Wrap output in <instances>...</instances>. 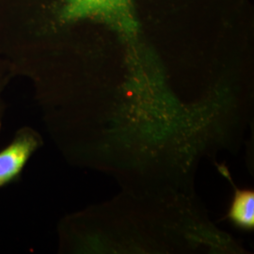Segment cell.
Wrapping results in <instances>:
<instances>
[{
  "label": "cell",
  "instance_id": "obj_1",
  "mask_svg": "<svg viewBox=\"0 0 254 254\" xmlns=\"http://www.w3.org/2000/svg\"><path fill=\"white\" fill-rule=\"evenodd\" d=\"M41 145L36 131L29 127L19 129L9 144L0 150V189L20 176Z\"/></svg>",
  "mask_w": 254,
  "mask_h": 254
},
{
  "label": "cell",
  "instance_id": "obj_2",
  "mask_svg": "<svg viewBox=\"0 0 254 254\" xmlns=\"http://www.w3.org/2000/svg\"><path fill=\"white\" fill-rule=\"evenodd\" d=\"M229 218L243 229L254 227V193L253 190H236Z\"/></svg>",
  "mask_w": 254,
  "mask_h": 254
},
{
  "label": "cell",
  "instance_id": "obj_3",
  "mask_svg": "<svg viewBox=\"0 0 254 254\" xmlns=\"http://www.w3.org/2000/svg\"><path fill=\"white\" fill-rule=\"evenodd\" d=\"M111 3L126 27L129 40H136L138 34V22L135 13L134 0H111Z\"/></svg>",
  "mask_w": 254,
  "mask_h": 254
},
{
  "label": "cell",
  "instance_id": "obj_4",
  "mask_svg": "<svg viewBox=\"0 0 254 254\" xmlns=\"http://www.w3.org/2000/svg\"><path fill=\"white\" fill-rule=\"evenodd\" d=\"M11 77H13V75L9 70V65L0 56V132H1L3 119L6 111V103L4 100V94Z\"/></svg>",
  "mask_w": 254,
  "mask_h": 254
}]
</instances>
